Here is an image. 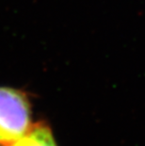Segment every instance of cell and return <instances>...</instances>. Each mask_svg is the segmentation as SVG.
<instances>
[{"mask_svg":"<svg viewBox=\"0 0 145 146\" xmlns=\"http://www.w3.org/2000/svg\"><path fill=\"white\" fill-rule=\"evenodd\" d=\"M31 125V107L26 94L11 87H0V144L23 135Z\"/></svg>","mask_w":145,"mask_h":146,"instance_id":"6da1fadb","label":"cell"},{"mask_svg":"<svg viewBox=\"0 0 145 146\" xmlns=\"http://www.w3.org/2000/svg\"><path fill=\"white\" fill-rule=\"evenodd\" d=\"M0 146H58L51 129L42 123L31 125L23 135Z\"/></svg>","mask_w":145,"mask_h":146,"instance_id":"7a4b0ae2","label":"cell"}]
</instances>
